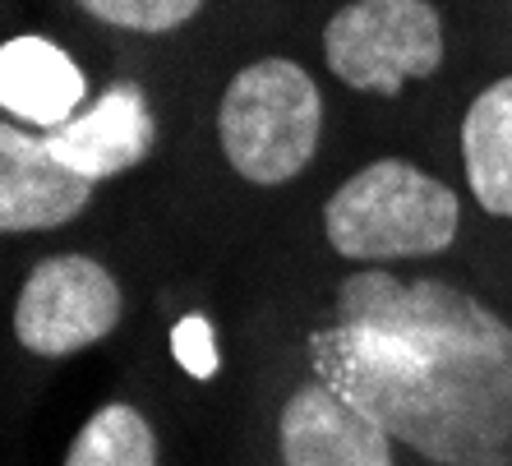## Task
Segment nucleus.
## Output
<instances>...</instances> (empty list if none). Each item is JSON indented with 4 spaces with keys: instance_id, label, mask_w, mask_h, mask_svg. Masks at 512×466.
<instances>
[{
    "instance_id": "12",
    "label": "nucleus",
    "mask_w": 512,
    "mask_h": 466,
    "mask_svg": "<svg viewBox=\"0 0 512 466\" xmlns=\"http://www.w3.org/2000/svg\"><path fill=\"white\" fill-rule=\"evenodd\" d=\"M97 24L125 28V33H171L185 28L203 10V0H74Z\"/></svg>"
},
{
    "instance_id": "9",
    "label": "nucleus",
    "mask_w": 512,
    "mask_h": 466,
    "mask_svg": "<svg viewBox=\"0 0 512 466\" xmlns=\"http://www.w3.org/2000/svg\"><path fill=\"white\" fill-rule=\"evenodd\" d=\"M88 79L56 42L37 33L10 37L0 47V107L10 120H24L37 130H60L65 120L84 111Z\"/></svg>"
},
{
    "instance_id": "11",
    "label": "nucleus",
    "mask_w": 512,
    "mask_h": 466,
    "mask_svg": "<svg viewBox=\"0 0 512 466\" xmlns=\"http://www.w3.org/2000/svg\"><path fill=\"white\" fill-rule=\"evenodd\" d=\"M65 466H157V434L139 407L107 402L74 434Z\"/></svg>"
},
{
    "instance_id": "10",
    "label": "nucleus",
    "mask_w": 512,
    "mask_h": 466,
    "mask_svg": "<svg viewBox=\"0 0 512 466\" xmlns=\"http://www.w3.org/2000/svg\"><path fill=\"white\" fill-rule=\"evenodd\" d=\"M462 167L476 204L489 217H512V74L466 107Z\"/></svg>"
},
{
    "instance_id": "3",
    "label": "nucleus",
    "mask_w": 512,
    "mask_h": 466,
    "mask_svg": "<svg viewBox=\"0 0 512 466\" xmlns=\"http://www.w3.org/2000/svg\"><path fill=\"white\" fill-rule=\"evenodd\" d=\"M217 139L231 171L250 185H286L314 162L323 139V97L310 70L263 56L236 74L217 107Z\"/></svg>"
},
{
    "instance_id": "13",
    "label": "nucleus",
    "mask_w": 512,
    "mask_h": 466,
    "mask_svg": "<svg viewBox=\"0 0 512 466\" xmlns=\"http://www.w3.org/2000/svg\"><path fill=\"white\" fill-rule=\"evenodd\" d=\"M171 347H176V360L194 374V379L217 374V337H213V323H208V319L190 314V319L171 333Z\"/></svg>"
},
{
    "instance_id": "4",
    "label": "nucleus",
    "mask_w": 512,
    "mask_h": 466,
    "mask_svg": "<svg viewBox=\"0 0 512 466\" xmlns=\"http://www.w3.org/2000/svg\"><path fill=\"white\" fill-rule=\"evenodd\" d=\"M328 70L356 93L397 97L443 65V19L429 0H356L323 28Z\"/></svg>"
},
{
    "instance_id": "8",
    "label": "nucleus",
    "mask_w": 512,
    "mask_h": 466,
    "mask_svg": "<svg viewBox=\"0 0 512 466\" xmlns=\"http://www.w3.org/2000/svg\"><path fill=\"white\" fill-rule=\"evenodd\" d=\"M42 139L70 171L102 185V180L148 162V153L157 148V120L139 84H116Z\"/></svg>"
},
{
    "instance_id": "6",
    "label": "nucleus",
    "mask_w": 512,
    "mask_h": 466,
    "mask_svg": "<svg viewBox=\"0 0 512 466\" xmlns=\"http://www.w3.org/2000/svg\"><path fill=\"white\" fill-rule=\"evenodd\" d=\"M282 466H393V434L323 379L300 383L277 416Z\"/></svg>"
},
{
    "instance_id": "2",
    "label": "nucleus",
    "mask_w": 512,
    "mask_h": 466,
    "mask_svg": "<svg viewBox=\"0 0 512 466\" xmlns=\"http://www.w3.org/2000/svg\"><path fill=\"white\" fill-rule=\"evenodd\" d=\"M457 227H462L457 194L402 157H379L360 167L323 204L328 245L365 268L434 259L457 240Z\"/></svg>"
},
{
    "instance_id": "7",
    "label": "nucleus",
    "mask_w": 512,
    "mask_h": 466,
    "mask_svg": "<svg viewBox=\"0 0 512 466\" xmlns=\"http://www.w3.org/2000/svg\"><path fill=\"white\" fill-rule=\"evenodd\" d=\"M93 180L70 171L42 134L24 125H0V231H56L88 208Z\"/></svg>"
},
{
    "instance_id": "1",
    "label": "nucleus",
    "mask_w": 512,
    "mask_h": 466,
    "mask_svg": "<svg viewBox=\"0 0 512 466\" xmlns=\"http://www.w3.org/2000/svg\"><path fill=\"white\" fill-rule=\"evenodd\" d=\"M314 379L434 466H512V323L471 291L365 268L310 333Z\"/></svg>"
},
{
    "instance_id": "5",
    "label": "nucleus",
    "mask_w": 512,
    "mask_h": 466,
    "mask_svg": "<svg viewBox=\"0 0 512 466\" xmlns=\"http://www.w3.org/2000/svg\"><path fill=\"white\" fill-rule=\"evenodd\" d=\"M125 296L88 254H51L28 273L14 300V337L33 356H74L116 333Z\"/></svg>"
}]
</instances>
